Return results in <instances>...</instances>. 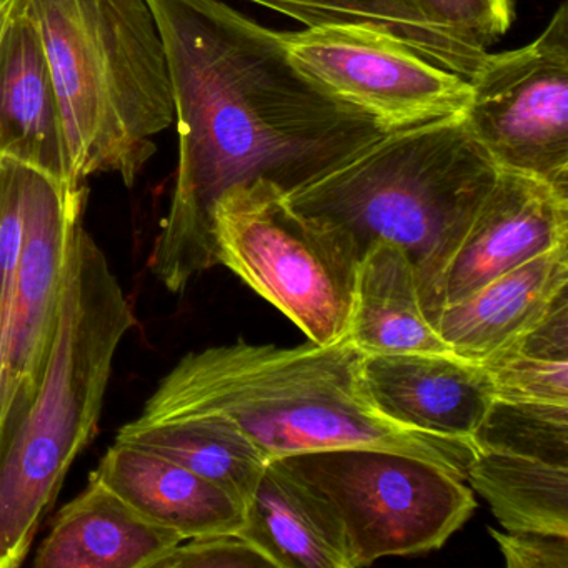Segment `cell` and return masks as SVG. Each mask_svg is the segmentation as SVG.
Listing matches in <instances>:
<instances>
[{
  "instance_id": "cell-23",
  "label": "cell",
  "mask_w": 568,
  "mask_h": 568,
  "mask_svg": "<svg viewBox=\"0 0 568 568\" xmlns=\"http://www.w3.org/2000/svg\"><path fill=\"white\" fill-rule=\"evenodd\" d=\"M471 444L477 450L568 467V405L494 398Z\"/></svg>"
},
{
  "instance_id": "cell-10",
  "label": "cell",
  "mask_w": 568,
  "mask_h": 568,
  "mask_svg": "<svg viewBox=\"0 0 568 568\" xmlns=\"http://www.w3.org/2000/svg\"><path fill=\"white\" fill-rule=\"evenodd\" d=\"M85 187L29 169L24 239L6 338L2 408L44 364L58 318L69 242L84 211ZM2 414V410H0Z\"/></svg>"
},
{
  "instance_id": "cell-19",
  "label": "cell",
  "mask_w": 568,
  "mask_h": 568,
  "mask_svg": "<svg viewBox=\"0 0 568 568\" xmlns=\"http://www.w3.org/2000/svg\"><path fill=\"white\" fill-rule=\"evenodd\" d=\"M118 440L178 462L245 508L268 462L234 425L212 415L138 417L119 430Z\"/></svg>"
},
{
  "instance_id": "cell-9",
  "label": "cell",
  "mask_w": 568,
  "mask_h": 568,
  "mask_svg": "<svg viewBox=\"0 0 568 568\" xmlns=\"http://www.w3.org/2000/svg\"><path fill=\"white\" fill-rule=\"evenodd\" d=\"M282 36L305 74L395 131L462 118L470 101L468 81L384 36L347 28Z\"/></svg>"
},
{
  "instance_id": "cell-28",
  "label": "cell",
  "mask_w": 568,
  "mask_h": 568,
  "mask_svg": "<svg viewBox=\"0 0 568 568\" xmlns=\"http://www.w3.org/2000/svg\"><path fill=\"white\" fill-rule=\"evenodd\" d=\"M19 0H2L0 2V39L4 36L6 28L18 8Z\"/></svg>"
},
{
  "instance_id": "cell-15",
  "label": "cell",
  "mask_w": 568,
  "mask_h": 568,
  "mask_svg": "<svg viewBox=\"0 0 568 568\" xmlns=\"http://www.w3.org/2000/svg\"><path fill=\"white\" fill-rule=\"evenodd\" d=\"M142 517L187 538L232 534L245 524V507L217 485L171 458L115 440L92 471Z\"/></svg>"
},
{
  "instance_id": "cell-1",
  "label": "cell",
  "mask_w": 568,
  "mask_h": 568,
  "mask_svg": "<svg viewBox=\"0 0 568 568\" xmlns=\"http://www.w3.org/2000/svg\"><path fill=\"white\" fill-rule=\"evenodd\" d=\"M148 2L179 134L171 207L149 265L169 291L182 292L217 265L214 209L225 192L267 181L292 194L395 129L305 74L282 32L222 0Z\"/></svg>"
},
{
  "instance_id": "cell-29",
  "label": "cell",
  "mask_w": 568,
  "mask_h": 568,
  "mask_svg": "<svg viewBox=\"0 0 568 568\" xmlns=\"http://www.w3.org/2000/svg\"><path fill=\"white\" fill-rule=\"evenodd\" d=\"M0 2H2V0H0Z\"/></svg>"
},
{
  "instance_id": "cell-11",
  "label": "cell",
  "mask_w": 568,
  "mask_h": 568,
  "mask_svg": "<svg viewBox=\"0 0 568 568\" xmlns=\"http://www.w3.org/2000/svg\"><path fill=\"white\" fill-rule=\"evenodd\" d=\"M567 244L568 195L528 175L498 171L445 267L440 311L498 275Z\"/></svg>"
},
{
  "instance_id": "cell-3",
  "label": "cell",
  "mask_w": 568,
  "mask_h": 568,
  "mask_svg": "<svg viewBox=\"0 0 568 568\" xmlns=\"http://www.w3.org/2000/svg\"><path fill=\"white\" fill-rule=\"evenodd\" d=\"M138 324L102 248L74 225L51 344L0 414V568L26 560L72 462L94 437L122 338Z\"/></svg>"
},
{
  "instance_id": "cell-2",
  "label": "cell",
  "mask_w": 568,
  "mask_h": 568,
  "mask_svg": "<svg viewBox=\"0 0 568 568\" xmlns=\"http://www.w3.org/2000/svg\"><path fill=\"white\" fill-rule=\"evenodd\" d=\"M364 354L332 345H217L185 355L141 417L212 415L245 435L267 460L345 447L400 452L465 480L475 445L404 427L378 410L362 378Z\"/></svg>"
},
{
  "instance_id": "cell-22",
  "label": "cell",
  "mask_w": 568,
  "mask_h": 568,
  "mask_svg": "<svg viewBox=\"0 0 568 568\" xmlns=\"http://www.w3.org/2000/svg\"><path fill=\"white\" fill-rule=\"evenodd\" d=\"M480 365L495 398L568 405V292L537 325Z\"/></svg>"
},
{
  "instance_id": "cell-17",
  "label": "cell",
  "mask_w": 568,
  "mask_h": 568,
  "mask_svg": "<svg viewBox=\"0 0 568 568\" xmlns=\"http://www.w3.org/2000/svg\"><path fill=\"white\" fill-rule=\"evenodd\" d=\"M274 568H354L331 501L282 460H268L237 531Z\"/></svg>"
},
{
  "instance_id": "cell-18",
  "label": "cell",
  "mask_w": 568,
  "mask_h": 568,
  "mask_svg": "<svg viewBox=\"0 0 568 568\" xmlns=\"http://www.w3.org/2000/svg\"><path fill=\"white\" fill-rule=\"evenodd\" d=\"M348 341L364 355L452 354L422 304L408 255L372 242L358 262Z\"/></svg>"
},
{
  "instance_id": "cell-5",
  "label": "cell",
  "mask_w": 568,
  "mask_h": 568,
  "mask_svg": "<svg viewBox=\"0 0 568 568\" xmlns=\"http://www.w3.org/2000/svg\"><path fill=\"white\" fill-rule=\"evenodd\" d=\"M51 65L69 181L132 187L174 122L164 44L148 0H26Z\"/></svg>"
},
{
  "instance_id": "cell-14",
  "label": "cell",
  "mask_w": 568,
  "mask_h": 568,
  "mask_svg": "<svg viewBox=\"0 0 568 568\" xmlns=\"http://www.w3.org/2000/svg\"><path fill=\"white\" fill-rule=\"evenodd\" d=\"M568 292V244L551 248L460 301L435 318L442 341L455 357L481 364L537 325Z\"/></svg>"
},
{
  "instance_id": "cell-21",
  "label": "cell",
  "mask_w": 568,
  "mask_h": 568,
  "mask_svg": "<svg viewBox=\"0 0 568 568\" xmlns=\"http://www.w3.org/2000/svg\"><path fill=\"white\" fill-rule=\"evenodd\" d=\"M465 480L504 530L568 535V467L477 450Z\"/></svg>"
},
{
  "instance_id": "cell-25",
  "label": "cell",
  "mask_w": 568,
  "mask_h": 568,
  "mask_svg": "<svg viewBox=\"0 0 568 568\" xmlns=\"http://www.w3.org/2000/svg\"><path fill=\"white\" fill-rule=\"evenodd\" d=\"M427 24L487 51L510 28L511 0H397Z\"/></svg>"
},
{
  "instance_id": "cell-4",
  "label": "cell",
  "mask_w": 568,
  "mask_h": 568,
  "mask_svg": "<svg viewBox=\"0 0 568 568\" xmlns=\"http://www.w3.org/2000/svg\"><path fill=\"white\" fill-rule=\"evenodd\" d=\"M497 175L454 118L390 132L287 199L301 214L348 235L361 257L372 242L398 245L414 264L434 325L445 267Z\"/></svg>"
},
{
  "instance_id": "cell-12",
  "label": "cell",
  "mask_w": 568,
  "mask_h": 568,
  "mask_svg": "<svg viewBox=\"0 0 568 568\" xmlns=\"http://www.w3.org/2000/svg\"><path fill=\"white\" fill-rule=\"evenodd\" d=\"M362 378L397 424L470 442L495 398L485 368L454 354L364 355Z\"/></svg>"
},
{
  "instance_id": "cell-7",
  "label": "cell",
  "mask_w": 568,
  "mask_h": 568,
  "mask_svg": "<svg viewBox=\"0 0 568 568\" xmlns=\"http://www.w3.org/2000/svg\"><path fill=\"white\" fill-rule=\"evenodd\" d=\"M278 460L331 501L354 568L437 550L477 508L465 480L400 452L345 447Z\"/></svg>"
},
{
  "instance_id": "cell-6",
  "label": "cell",
  "mask_w": 568,
  "mask_h": 568,
  "mask_svg": "<svg viewBox=\"0 0 568 568\" xmlns=\"http://www.w3.org/2000/svg\"><path fill=\"white\" fill-rule=\"evenodd\" d=\"M215 258L291 318L332 345L351 327L361 254L344 232L301 214L267 181L237 185L214 209Z\"/></svg>"
},
{
  "instance_id": "cell-13",
  "label": "cell",
  "mask_w": 568,
  "mask_h": 568,
  "mask_svg": "<svg viewBox=\"0 0 568 568\" xmlns=\"http://www.w3.org/2000/svg\"><path fill=\"white\" fill-rule=\"evenodd\" d=\"M0 158L71 184L58 92L26 0H19L0 39Z\"/></svg>"
},
{
  "instance_id": "cell-27",
  "label": "cell",
  "mask_w": 568,
  "mask_h": 568,
  "mask_svg": "<svg viewBox=\"0 0 568 568\" xmlns=\"http://www.w3.org/2000/svg\"><path fill=\"white\" fill-rule=\"evenodd\" d=\"M508 568H568V535L488 528Z\"/></svg>"
},
{
  "instance_id": "cell-8",
  "label": "cell",
  "mask_w": 568,
  "mask_h": 568,
  "mask_svg": "<svg viewBox=\"0 0 568 568\" xmlns=\"http://www.w3.org/2000/svg\"><path fill=\"white\" fill-rule=\"evenodd\" d=\"M468 84L462 121L498 171L568 195V6L531 44L488 54Z\"/></svg>"
},
{
  "instance_id": "cell-16",
  "label": "cell",
  "mask_w": 568,
  "mask_h": 568,
  "mask_svg": "<svg viewBox=\"0 0 568 568\" xmlns=\"http://www.w3.org/2000/svg\"><path fill=\"white\" fill-rule=\"evenodd\" d=\"M184 538L142 517L92 477L55 518L38 568H155Z\"/></svg>"
},
{
  "instance_id": "cell-26",
  "label": "cell",
  "mask_w": 568,
  "mask_h": 568,
  "mask_svg": "<svg viewBox=\"0 0 568 568\" xmlns=\"http://www.w3.org/2000/svg\"><path fill=\"white\" fill-rule=\"evenodd\" d=\"M272 561L237 531L182 540L155 568H252Z\"/></svg>"
},
{
  "instance_id": "cell-20",
  "label": "cell",
  "mask_w": 568,
  "mask_h": 568,
  "mask_svg": "<svg viewBox=\"0 0 568 568\" xmlns=\"http://www.w3.org/2000/svg\"><path fill=\"white\" fill-rule=\"evenodd\" d=\"M305 28H347L384 36L430 64L470 81L488 51L467 44L398 4L397 0H247Z\"/></svg>"
},
{
  "instance_id": "cell-24",
  "label": "cell",
  "mask_w": 568,
  "mask_h": 568,
  "mask_svg": "<svg viewBox=\"0 0 568 568\" xmlns=\"http://www.w3.org/2000/svg\"><path fill=\"white\" fill-rule=\"evenodd\" d=\"M29 168L0 158V410L4 377L6 338L14 304L19 257L24 239Z\"/></svg>"
}]
</instances>
